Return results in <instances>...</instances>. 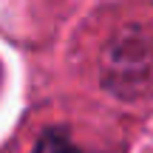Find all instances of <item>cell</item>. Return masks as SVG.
Wrapping results in <instances>:
<instances>
[{"mask_svg": "<svg viewBox=\"0 0 153 153\" xmlns=\"http://www.w3.org/2000/svg\"><path fill=\"white\" fill-rule=\"evenodd\" d=\"M150 60L153 51L142 31L119 34L114 43H108L102 57V85L119 97H133L150 76Z\"/></svg>", "mask_w": 153, "mask_h": 153, "instance_id": "6da1fadb", "label": "cell"}, {"mask_svg": "<svg viewBox=\"0 0 153 153\" xmlns=\"http://www.w3.org/2000/svg\"><path fill=\"white\" fill-rule=\"evenodd\" d=\"M31 153H82V150L76 148L68 136H62V133H57V131H48V133H43V136L37 139V145H34Z\"/></svg>", "mask_w": 153, "mask_h": 153, "instance_id": "7a4b0ae2", "label": "cell"}]
</instances>
